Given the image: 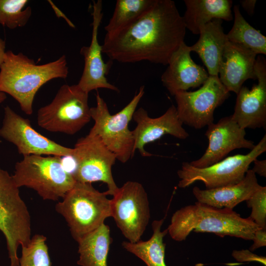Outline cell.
<instances>
[{"mask_svg": "<svg viewBox=\"0 0 266 266\" xmlns=\"http://www.w3.org/2000/svg\"><path fill=\"white\" fill-rule=\"evenodd\" d=\"M186 29L174 1L155 0L137 19L115 32L106 33L102 52L122 63L145 61L167 65L184 42Z\"/></svg>", "mask_w": 266, "mask_h": 266, "instance_id": "obj_1", "label": "cell"}, {"mask_svg": "<svg viewBox=\"0 0 266 266\" xmlns=\"http://www.w3.org/2000/svg\"><path fill=\"white\" fill-rule=\"evenodd\" d=\"M68 68L65 55L56 61L37 65L22 53L5 52L0 66V92L7 93L19 104L26 114L33 113L35 95L39 88L55 78L67 77Z\"/></svg>", "mask_w": 266, "mask_h": 266, "instance_id": "obj_2", "label": "cell"}, {"mask_svg": "<svg viewBox=\"0 0 266 266\" xmlns=\"http://www.w3.org/2000/svg\"><path fill=\"white\" fill-rule=\"evenodd\" d=\"M260 228L249 217L242 218L233 209L197 201L176 210L167 229L172 239L182 241L193 231L252 240L255 232Z\"/></svg>", "mask_w": 266, "mask_h": 266, "instance_id": "obj_3", "label": "cell"}, {"mask_svg": "<svg viewBox=\"0 0 266 266\" xmlns=\"http://www.w3.org/2000/svg\"><path fill=\"white\" fill-rule=\"evenodd\" d=\"M62 199L56 204L55 209L64 218L77 242L111 217V200L91 183L76 182Z\"/></svg>", "mask_w": 266, "mask_h": 266, "instance_id": "obj_4", "label": "cell"}, {"mask_svg": "<svg viewBox=\"0 0 266 266\" xmlns=\"http://www.w3.org/2000/svg\"><path fill=\"white\" fill-rule=\"evenodd\" d=\"M12 177L18 187L32 189L43 200L53 201L63 198L76 183L57 156H25L16 163Z\"/></svg>", "mask_w": 266, "mask_h": 266, "instance_id": "obj_5", "label": "cell"}, {"mask_svg": "<svg viewBox=\"0 0 266 266\" xmlns=\"http://www.w3.org/2000/svg\"><path fill=\"white\" fill-rule=\"evenodd\" d=\"M144 93V86H142L125 107L111 115L106 102L97 92L96 105L90 108L95 124L89 134L98 136L116 159L123 163L128 161L134 153L133 132L128 126Z\"/></svg>", "mask_w": 266, "mask_h": 266, "instance_id": "obj_6", "label": "cell"}, {"mask_svg": "<svg viewBox=\"0 0 266 266\" xmlns=\"http://www.w3.org/2000/svg\"><path fill=\"white\" fill-rule=\"evenodd\" d=\"M12 175L0 167V231L6 241L10 266H19L17 252L31 239V219Z\"/></svg>", "mask_w": 266, "mask_h": 266, "instance_id": "obj_7", "label": "cell"}, {"mask_svg": "<svg viewBox=\"0 0 266 266\" xmlns=\"http://www.w3.org/2000/svg\"><path fill=\"white\" fill-rule=\"evenodd\" d=\"M88 95L77 84L63 85L52 101L38 110V125L51 132L76 133L91 119Z\"/></svg>", "mask_w": 266, "mask_h": 266, "instance_id": "obj_8", "label": "cell"}, {"mask_svg": "<svg viewBox=\"0 0 266 266\" xmlns=\"http://www.w3.org/2000/svg\"><path fill=\"white\" fill-rule=\"evenodd\" d=\"M266 151L265 134L254 148L246 155L237 154L227 157L208 167L199 168L189 163L183 162L177 171L180 178L178 186L187 187L198 181L202 182L206 189L236 184L244 177L250 164Z\"/></svg>", "mask_w": 266, "mask_h": 266, "instance_id": "obj_9", "label": "cell"}, {"mask_svg": "<svg viewBox=\"0 0 266 266\" xmlns=\"http://www.w3.org/2000/svg\"><path fill=\"white\" fill-rule=\"evenodd\" d=\"M72 158L75 163L72 173L76 182L91 183L102 182L107 184V195L114 196L118 188L113 179L112 166L116 157L97 135H88L78 139Z\"/></svg>", "mask_w": 266, "mask_h": 266, "instance_id": "obj_10", "label": "cell"}, {"mask_svg": "<svg viewBox=\"0 0 266 266\" xmlns=\"http://www.w3.org/2000/svg\"><path fill=\"white\" fill-rule=\"evenodd\" d=\"M111 217L131 243L141 240L150 218L147 194L142 185L126 182L111 200Z\"/></svg>", "mask_w": 266, "mask_h": 266, "instance_id": "obj_11", "label": "cell"}, {"mask_svg": "<svg viewBox=\"0 0 266 266\" xmlns=\"http://www.w3.org/2000/svg\"><path fill=\"white\" fill-rule=\"evenodd\" d=\"M230 96L218 76L209 75L197 90L179 91L174 96L177 114L183 124L200 129L213 123L215 109Z\"/></svg>", "mask_w": 266, "mask_h": 266, "instance_id": "obj_12", "label": "cell"}, {"mask_svg": "<svg viewBox=\"0 0 266 266\" xmlns=\"http://www.w3.org/2000/svg\"><path fill=\"white\" fill-rule=\"evenodd\" d=\"M0 136L12 143L24 156L35 155L72 157L73 148L63 146L36 132L30 121L13 111L9 106L4 108V118Z\"/></svg>", "mask_w": 266, "mask_h": 266, "instance_id": "obj_13", "label": "cell"}, {"mask_svg": "<svg viewBox=\"0 0 266 266\" xmlns=\"http://www.w3.org/2000/svg\"><path fill=\"white\" fill-rule=\"evenodd\" d=\"M205 135L208 144L204 154L200 159L189 163L197 168L210 166L221 161L234 149L251 150L255 146L253 141L245 138V130L241 128L231 116L223 117L217 123L208 125Z\"/></svg>", "mask_w": 266, "mask_h": 266, "instance_id": "obj_14", "label": "cell"}, {"mask_svg": "<svg viewBox=\"0 0 266 266\" xmlns=\"http://www.w3.org/2000/svg\"><path fill=\"white\" fill-rule=\"evenodd\" d=\"M255 72L258 83L251 89L242 86L237 95L232 119L242 129L266 128V61L256 58Z\"/></svg>", "mask_w": 266, "mask_h": 266, "instance_id": "obj_15", "label": "cell"}, {"mask_svg": "<svg viewBox=\"0 0 266 266\" xmlns=\"http://www.w3.org/2000/svg\"><path fill=\"white\" fill-rule=\"evenodd\" d=\"M93 21L91 41L89 46H83L80 53L83 56L84 66L78 86L84 91L104 88L116 92L119 89L110 83L106 77L111 64L105 63L102 57V47L98 41V31L103 18L102 2L94 0L92 5Z\"/></svg>", "mask_w": 266, "mask_h": 266, "instance_id": "obj_16", "label": "cell"}, {"mask_svg": "<svg viewBox=\"0 0 266 266\" xmlns=\"http://www.w3.org/2000/svg\"><path fill=\"white\" fill-rule=\"evenodd\" d=\"M132 119L136 123V127L132 131L133 151L138 150L143 157L152 155L145 150V145L160 139L165 134L182 139L189 135L183 127L174 105H171L163 115L155 118L149 117L145 109L139 107L134 111Z\"/></svg>", "mask_w": 266, "mask_h": 266, "instance_id": "obj_17", "label": "cell"}, {"mask_svg": "<svg viewBox=\"0 0 266 266\" xmlns=\"http://www.w3.org/2000/svg\"><path fill=\"white\" fill-rule=\"evenodd\" d=\"M190 53V46L183 42L171 56L161 76L163 86L172 96L201 86L209 77L207 70L192 60Z\"/></svg>", "mask_w": 266, "mask_h": 266, "instance_id": "obj_18", "label": "cell"}, {"mask_svg": "<svg viewBox=\"0 0 266 266\" xmlns=\"http://www.w3.org/2000/svg\"><path fill=\"white\" fill-rule=\"evenodd\" d=\"M256 56L252 51L228 41L218 74L220 81L228 91L237 94L246 80L257 79L255 72Z\"/></svg>", "mask_w": 266, "mask_h": 266, "instance_id": "obj_19", "label": "cell"}, {"mask_svg": "<svg viewBox=\"0 0 266 266\" xmlns=\"http://www.w3.org/2000/svg\"><path fill=\"white\" fill-rule=\"evenodd\" d=\"M260 186L256 174L248 169L244 178L236 184L205 190L196 186L192 192L198 202L216 208L233 209L247 200Z\"/></svg>", "mask_w": 266, "mask_h": 266, "instance_id": "obj_20", "label": "cell"}, {"mask_svg": "<svg viewBox=\"0 0 266 266\" xmlns=\"http://www.w3.org/2000/svg\"><path fill=\"white\" fill-rule=\"evenodd\" d=\"M223 20L215 19L200 28V37L190 46L197 53L210 76H218L219 67L228 39L222 27Z\"/></svg>", "mask_w": 266, "mask_h": 266, "instance_id": "obj_21", "label": "cell"}, {"mask_svg": "<svg viewBox=\"0 0 266 266\" xmlns=\"http://www.w3.org/2000/svg\"><path fill=\"white\" fill-rule=\"evenodd\" d=\"M186 10L182 16L186 29L199 34L202 25L215 19L230 21L233 19L231 0H185Z\"/></svg>", "mask_w": 266, "mask_h": 266, "instance_id": "obj_22", "label": "cell"}, {"mask_svg": "<svg viewBox=\"0 0 266 266\" xmlns=\"http://www.w3.org/2000/svg\"><path fill=\"white\" fill-rule=\"evenodd\" d=\"M81 266H107V260L112 242L110 228L104 223L78 241Z\"/></svg>", "mask_w": 266, "mask_h": 266, "instance_id": "obj_23", "label": "cell"}, {"mask_svg": "<svg viewBox=\"0 0 266 266\" xmlns=\"http://www.w3.org/2000/svg\"><path fill=\"white\" fill-rule=\"evenodd\" d=\"M164 219L152 222L153 234L149 239L135 243L125 241L122 243L123 248L142 260L147 266H166L165 260L166 244L163 239L168 232L167 229L161 231Z\"/></svg>", "mask_w": 266, "mask_h": 266, "instance_id": "obj_24", "label": "cell"}, {"mask_svg": "<svg viewBox=\"0 0 266 266\" xmlns=\"http://www.w3.org/2000/svg\"><path fill=\"white\" fill-rule=\"evenodd\" d=\"M234 22L226 34L228 40L248 49L256 55L266 54V37L250 25L242 15L238 5L233 8Z\"/></svg>", "mask_w": 266, "mask_h": 266, "instance_id": "obj_25", "label": "cell"}, {"mask_svg": "<svg viewBox=\"0 0 266 266\" xmlns=\"http://www.w3.org/2000/svg\"><path fill=\"white\" fill-rule=\"evenodd\" d=\"M155 0H117L112 17L104 27L106 33L126 27L144 13Z\"/></svg>", "mask_w": 266, "mask_h": 266, "instance_id": "obj_26", "label": "cell"}, {"mask_svg": "<svg viewBox=\"0 0 266 266\" xmlns=\"http://www.w3.org/2000/svg\"><path fill=\"white\" fill-rule=\"evenodd\" d=\"M27 0H0V24L10 29L25 26L32 14Z\"/></svg>", "mask_w": 266, "mask_h": 266, "instance_id": "obj_27", "label": "cell"}, {"mask_svg": "<svg viewBox=\"0 0 266 266\" xmlns=\"http://www.w3.org/2000/svg\"><path fill=\"white\" fill-rule=\"evenodd\" d=\"M45 236L36 234L28 244L21 246L19 266H51Z\"/></svg>", "mask_w": 266, "mask_h": 266, "instance_id": "obj_28", "label": "cell"}, {"mask_svg": "<svg viewBox=\"0 0 266 266\" xmlns=\"http://www.w3.org/2000/svg\"><path fill=\"white\" fill-rule=\"evenodd\" d=\"M246 201L251 208L249 217L261 228L266 229V187L260 185Z\"/></svg>", "mask_w": 266, "mask_h": 266, "instance_id": "obj_29", "label": "cell"}, {"mask_svg": "<svg viewBox=\"0 0 266 266\" xmlns=\"http://www.w3.org/2000/svg\"><path fill=\"white\" fill-rule=\"evenodd\" d=\"M233 257L237 261L257 262L266 266V257L256 255L248 250H234L232 253Z\"/></svg>", "mask_w": 266, "mask_h": 266, "instance_id": "obj_30", "label": "cell"}, {"mask_svg": "<svg viewBox=\"0 0 266 266\" xmlns=\"http://www.w3.org/2000/svg\"><path fill=\"white\" fill-rule=\"evenodd\" d=\"M252 240L253 244L250 248L251 250H255L266 245V229L260 228L254 233Z\"/></svg>", "mask_w": 266, "mask_h": 266, "instance_id": "obj_31", "label": "cell"}, {"mask_svg": "<svg viewBox=\"0 0 266 266\" xmlns=\"http://www.w3.org/2000/svg\"><path fill=\"white\" fill-rule=\"evenodd\" d=\"M254 166L252 170L261 176L266 177V160H259L257 159L253 161Z\"/></svg>", "mask_w": 266, "mask_h": 266, "instance_id": "obj_32", "label": "cell"}, {"mask_svg": "<svg viewBox=\"0 0 266 266\" xmlns=\"http://www.w3.org/2000/svg\"><path fill=\"white\" fill-rule=\"evenodd\" d=\"M257 2L256 0H240V3L243 8L250 15H253L254 11L255 4Z\"/></svg>", "mask_w": 266, "mask_h": 266, "instance_id": "obj_33", "label": "cell"}, {"mask_svg": "<svg viewBox=\"0 0 266 266\" xmlns=\"http://www.w3.org/2000/svg\"><path fill=\"white\" fill-rule=\"evenodd\" d=\"M49 3L51 4L52 5V7L53 9L54 10L57 16L58 17H63L64 19L66 20L67 24L69 25L70 27L71 28H75L74 25L64 14L63 12H62L59 9H58L56 5L51 1L48 0Z\"/></svg>", "mask_w": 266, "mask_h": 266, "instance_id": "obj_34", "label": "cell"}, {"mask_svg": "<svg viewBox=\"0 0 266 266\" xmlns=\"http://www.w3.org/2000/svg\"><path fill=\"white\" fill-rule=\"evenodd\" d=\"M5 52V42L0 38V66L3 61Z\"/></svg>", "mask_w": 266, "mask_h": 266, "instance_id": "obj_35", "label": "cell"}, {"mask_svg": "<svg viewBox=\"0 0 266 266\" xmlns=\"http://www.w3.org/2000/svg\"><path fill=\"white\" fill-rule=\"evenodd\" d=\"M6 98V97L5 94L0 92V103L3 102Z\"/></svg>", "mask_w": 266, "mask_h": 266, "instance_id": "obj_36", "label": "cell"}]
</instances>
